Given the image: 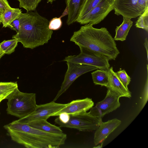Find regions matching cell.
<instances>
[{"label": "cell", "mask_w": 148, "mask_h": 148, "mask_svg": "<svg viewBox=\"0 0 148 148\" xmlns=\"http://www.w3.org/2000/svg\"><path fill=\"white\" fill-rule=\"evenodd\" d=\"M18 88L16 82H0V97L4 99L8 97L14 90Z\"/></svg>", "instance_id": "44dd1931"}, {"label": "cell", "mask_w": 148, "mask_h": 148, "mask_svg": "<svg viewBox=\"0 0 148 148\" xmlns=\"http://www.w3.org/2000/svg\"><path fill=\"white\" fill-rule=\"evenodd\" d=\"M145 46L146 50L147 56V59H148V39L146 38L145 39Z\"/></svg>", "instance_id": "4dcf8cb0"}, {"label": "cell", "mask_w": 148, "mask_h": 148, "mask_svg": "<svg viewBox=\"0 0 148 148\" xmlns=\"http://www.w3.org/2000/svg\"><path fill=\"white\" fill-rule=\"evenodd\" d=\"M18 41L16 39L4 40L0 43V49L5 54H10L14 52Z\"/></svg>", "instance_id": "7402d4cb"}, {"label": "cell", "mask_w": 148, "mask_h": 148, "mask_svg": "<svg viewBox=\"0 0 148 148\" xmlns=\"http://www.w3.org/2000/svg\"><path fill=\"white\" fill-rule=\"evenodd\" d=\"M139 5L144 9L148 8V0H138Z\"/></svg>", "instance_id": "f546056e"}, {"label": "cell", "mask_w": 148, "mask_h": 148, "mask_svg": "<svg viewBox=\"0 0 148 148\" xmlns=\"http://www.w3.org/2000/svg\"><path fill=\"white\" fill-rule=\"evenodd\" d=\"M8 27L15 31L16 33L19 31L20 27V19L19 17L13 21L9 25Z\"/></svg>", "instance_id": "4316f807"}, {"label": "cell", "mask_w": 148, "mask_h": 148, "mask_svg": "<svg viewBox=\"0 0 148 148\" xmlns=\"http://www.w3.org/2000/svg\"></svg>", "instance_id": "f35d334b"}, {"label": "cell", "mask_w": 148, "mask_h": 148, "mask_svg": "<svg viewBox=\"0 0 148 148\" xmlns=\"http://www.w3.org/2000/svg\"><path fill=\"white\" fill-rule=\"evenodd\" d=\"M67 69L60 90L53 101H55L69 88L79 76L97 68L88 65L66 62Z\"/></svg>", "instance_id": "52a82bcc"}, {"label": "cell", "mask_w": 148, "mask_h": 148, "mask_svg": "<svg viewBox=\"0 0 148 148\" xmlns=\"http://www.w3.org/2000/svg\"><path fill=\"white\" fill-rule=\"evenodd\" d=\"M4 99L2 97H0V103L1 102V101Z\"/></svg>", "instance_id": "e575fe53"}, {"label": "cell", "mask_w": 148, "mask_h": 148, "mask_svg": "<svg viewBox=\"0 0 148 148\" xmlns=\"http://www.w3.org/2000/svg\"><path fill=\"white\" fill-rule=\"evenodd\" d=\"M4 127L12 140L28 148H59L65 143L67 138L64 133L47 132L16 121Z\"/></svg>", "instance_id": "6da1fadb"}, {"label": "cell", "mask_w": 148, "mask_h": 148, "mask_svg": "<svg viewBox=\"0 0 148 148\" xmlns=\"http://www.w3.org/2000/svg\"><path fill=\"white\" fill-rule=\"evenodd\" d=\"M70 40L79 47L88 49L115 60L119 53L114 38L105 27L96 28L90 24L75 32Z\"/></svg>", "instance_id": "3957f363"}, {"label": "cell", "mask_w": 148, "mask_h": 148, "mask_svg": "<svg viewBox=\"0 0 148 148\" xmlns=\"http://www.w3.org/2000/svg\"><path fill=\"white\" fill-rule=\"evenodd\" d=\"M26 124L47 132L57 134H61L63 133L59 127L51 124L46 119L37 120Z\"/></svg>", "instance_id": "9a60e30c"}, {"label": "cell", "mask_w": 148, "mask_h": 148, "mask_svg": "<svg viewBox=\"0 0 148 148\" xmlns=\"http://www.w3.org/2000/svg\"><path fill=\"white\" fill-rule=\"evenodd\" d=\"M7 113L21 119L33 112L37 104L36 94L21 92L18 88L8 97Z\"/></svg>", "instance_id": "277c9868"}, {"label": "cell", "mask_w": 148, "mask_h": 148, "mask_svg": "<svg viewBox=\"0 0 148 148\" xmlns=\"http://www.w3.org/2000/svg\"><path fill=\"white\" fill-rule=\"evenodd\" d=\"M123 18V22L115 29V35L114 38V40L124 41L126 40L128 32L133 24L131 19Z\"/></svg>", "instance_id": "e0dca14e"}, {"label": "cell", "mask_w": 148, "mask_h": 148, "mask_svg": "<svg viewBox=\"0 0 148 148\" xmlns=\"http://www.w3.org/2000/svg\"><path fill=\"white\" fill-rule=\"evenodd\" d=\"M102 122V119L96 117L86 112L70 115L69 119L66 123H62L58 118L54 120L55 124L60 127L74 128L82 132L95 130Z\"/></svg>", "instance_id": "8992f818"}, {"label": "cell", "mask_w": 148, "mask_h": 148, "mask_svg": "<svg viewBox=\"0 0 148 148\" xmlns=\"http://www.w3.org/2000/svg\"><path fill=\"white\" fill-rule=\"evenodd\" d=\"M18 32L12 36L24 48L33 49L48 42L52 30L49 28V21L37 12L31 11L21 14Z\"/></svg>", "instance_id": "7a4b0ae2"}, {"label": "cell", "mask_w": 148, "mask_h": 148, "mask_svg": "<svg viewBox=\"0 0 148 148\" xmlns=\"http://www.w3.org/2000/svg\"><path fill=\"white\" fill-rule=\"evenodd\" d=\"M79 47L80 53L78 55L68 56L63 61L93 66L108 71L110 65L109 62L110 60L108 57L88 49L82 47Z\"/></svg>", "instance_id": "5b68a950"}, {"label": "cell", "mask_w": 148, "mask_h": 148, "mask_svg": "<svg viewBox=\"0 0 148 148\" xmlns=\"http://www.w3.org/2000/svg\"><path fill=\"white\" fill-rule=\"evenodd\" d=\"M120 97L117 94L108 89L105 98L92 108L88 112L96 117L102 119L106 114L120 107L119 99Z\"/></svg>", "instance_id": "9c48e42d"}, {"label": "cell", "mask_w": 148, "mask_h": 148, "mask_svg": "<svg viewBox=\"0 0 148 148\" xmlns=\"http://www.w3.org/2000/svg\"><path fill=\"white\" fill-rule=\"evenodd\" d=\"M56 0H47V3L49 2L51 3H52L54 1Z\"/></svg>", "instance_id": "d6a6232c"}, {"label": "cell", "mask_w": 148, "mask_h": 148, "mask_svg": "<svg viewBox=\"0 0 148 148\" xmlns=\"http://www.w3.org/2000/svg\"><path fill=\"white\" fill-rule=\"evenodd\" d=\"M116 73L119 79L125 87L127 89H128V86L131 81V78L127 75L125 70L124 69L121 70L120 69V70Z\"/></svg>", "instance_id": "d4e9b609"}, {"label": "cell", "mask_w": 148, "mask_h": 148, "mask_svg": "<svg viewBox=\"0 0 148 148\" xmlns=\"http://www.w3.org/2000/svg\"><path fill=\"white\" fill-rule=\"evenodd\" d=\"M115 1L113 0H102L95 7L76 21L81 24H98L102 21L114 9Z\"/></svg>", "instance_id": "ba28073f"}, {"label": "cell", "mask_w": 148, "mask_h": 148, "mask_svg": "<svg viewBox=\"0 0 148 148\" xmlns=\"http://www.w3.org/2000/svg\"><path fill=\"white\" fill-rule=\"evenodd\" d=\"M101 1L102 0H82L77 19L83 17L87 14Z\"/></svg>", "instance_id": "ffe728a7"}, {"label": "cell", "mask_w": 148, "mask_h": 148, "mask_svg": "<svg viewBox=\"0 0 148 148\" xmlns=\"http://www.w3.org/2000/svg\"><path fill=\"white\" fill-rule=\"evenodd\" d=\"M66 104L56 103L52 101L46 104L37 105L35 110L28 115L16 121L27 124L32 121L42 119L47 120L51 115L66 106Z\"/></svg>", "instance_id": "30bf717a"}, {"label": "cell", "mask_w": 148, "mask_h": 148, "mask_svg": "<svg viewBox=\"0 0 148 148\" xmlns=\"http://www.w3.org/2000/svg\"><path fill=\"white\" fill-rule=\"evenodd\" d=\"M22 13L21 10L19 8L11 7L7 9L2 14L1 23L3 27H8L10 24L18 18Z\"/></svg>", "instance_id": "ac0fdd59"}, {"label": "cell", "mask_w": 148, "mask_h": 148, "mask_svg": "<svg viewBox=\"0 0 148 148\" xmlns=\"http://www.w3.org/2000/svg\"><path fill=\"white\" fill-rule=\"evenodd\" d=\"M4 54V53L0 49V59Z\"/></svg>", "instance_id": "1f68e13d"}, {"label": "cell", "mask_w": 148, "mask_h": 148, "mask_svg": "<svg viewBox=\"0 0 148 148\" xmlns=\"http://www.w3.org/2000/svg\"><path fill=\"white\" fill-rule=\"evenodd\" d=\"M1 24V23H0V24Z\"/></svg>", "instance_id": "74e56055"}, {"label": "cell", "mask_w": 148, "mask_h": 148, "mask_svg": "<svg viewBox=\"0 0 148 148\" xmlns=\"http://www.w3.org/2000/svg\"><path fill=\"white\" fill-rule=\"evenodd\" d=\"M57 118L60 121L63 123H66L68 121L70 118V115L66 113L60 114Z\"/></svg>", "instance_id": "f1b7e54d"}, {"label": "cell", "mask_w": 148, "mask_h": 148, "mask_svg": "<svg viewBox=\"0 0 148 148\" xmlns=\"http://www.w3.org/2000/svg\"><path fill=\"white\" fill-rule=\"evenodd\" d=\"M136 27L142 28L148 32V8L139 16L135 25Z\"/></svg>", "instance_id": "cb8c5ba5"}, {"label": "cell", "mask_w": 148, "mask_h": 148, "mask_svg": "<svg viewBox=\"0 0 148 148\" xmlns=\"http://www.w3.org/2000/svg\"><path fill=\"white\" fill-rule=\"evenodd\" d=\"M113 0L114 1H116V0Z\"/></svg>", "instance_id": "8d00e7d4"}, {"label": "cell", "mask_w": 148, "mask_h": 148, "mask_svg": "<svg viewBox=\"0 0 148 148\" xmlns=\"http://www.w3.org/2000/svg\"><path fill=\"white\" fill-rule=\"evenodd\" d=\"M109 83L108 89H110L117 94L120 97L130 98L131 97V92L127 89L119 79L116 73L114 72L112 67L110 68L108 71Z\"/></svg>", "instance_id": "5bb4252c"}, {"label": "cell", "mask_w": 148, "mask_h": 148, "mask_svg": "<svg viewBox=\"0 0 148 148\" xmlns=\"http://www.w3.org/2000/svg\"><path fill=\"white\" fill-rule=\"evenodd\" d=\"M9 4L7 0H0V13L2 14L7 9L10 8Z\"/></svg>", "instance_id": "83f0119b"}, {"label": "cell", "mask_w": 148, "mask_h": 148, "mask_svg": "<svg viewBox=\"0 0 148 148\" xmlns=\"http://www.w3.org/2000/svg\"><path fill=\"white\" fill-rule=\"evenodd\" d=\"M19 2V7L26 10L27 12L35 10L39 3L42 0H17Z\"/></svg>", "instance_id": "603a6c76"}, {"label": "cell", "mask_w": 148, "mask_h": 148, "mask_svg": "<svg viewBox=\"0 0 148 148\" xmlns=\"http://www.w3.org/2000/svg\"><path fill=\"white\" fill-rule=\"evenodd\" d=\"M94 105L92 99L88 97L73 100L67 103L62 108L52 114L51 116H58L64 112L71 115L86 112L92 108Z\"/></svg>", "instance_id": "7c38bea8"}, {"label": "cell", "mask_w": 148, "mask_h": 148, "mask_svg": "<svg viewBox=\"0 0 148 148\" xmlns=\"http://www.w3.org/2000/svg\"><path fill=\"white\" fill-rule=\"evenodd\" d=\"M2 22V14L0 13V23Z\"/></svg>", "instance_id": "836d02e7"}, {"label": "cell", "mask_w": 148, "mask_h": 148, "mask_svg": "<svg viewBox=\"0 0 148 148\" xmlns=\"http://www.w3.org/2000/svg\"><path fill=\"white\" fill-rule=\"evenodd\" d=\"M91 75L93 82L95 85H100L107 88L108 86L109 78L108 71L99 69L93 72Z\"/></svg>", "instance_id": "d6986e66"}, {"label": "cell", "mask_w": 148, "mask_h": 148, "mask_svg": "<svg viewBox=\"0 0 148 148\" xmlns=\"http://www.w3.org/2000/svg\"><path fill=\"white\" fill-rule=\"evenodd\" d=\"M2 0V1H6V0Z\"/></svg>", "instance_id": "d590c367"}, {"label": "cell", "mask_w": 148, "mask_h": 148, "mask_svg": "<svg viewBox=\"0 0 148 148\" xmlns=\"http://www.w3.org/2000/svg\"><path fill=\"white\" fill-rule=\"evenodd\" d=\"M82 0H66L68 12L66 23L69 25L76 21L78 17Z\"/></svg>", "instance_id": "2e32d148"}, {"label": "cell", "mask_w": 148, "mask_h": 148, "mask_svg": "<svg viewBox=\"0 0 148 148\" xmlns=\"http://www.w3.org/2000/svg\"><path fill=\"white\" fill-rule=\"evenodd\" d=\"M121 123V121L115 118L106 122H102L96 130L94 134V143L97 145L103 142L110 134Z\"/></svg>", "instance_id": "4fadbf2b"}, {"label": "cell", "mask_w": 148, "mask_h": 148, "mask_svg": "<svg viewBox=\"0 0 148 148\" xmlns=\"http://www.w3.org/2000/svg\"><path fill=\"white\" fill-rule=\"evenodd\" d=\"M114 10L116 15L131 19L139 16L146 9L139 5L138 0H116Z\"/></svg>", "instance_id": "8fae6325"}, {"label": "cell", "mask_w": 148, "mask_h": 148, "mask_svg": "<svg viewBox=\"0 0 148 148\" xmlns=\"http://www.w3.org/2000/svg\"><path fill=\"white\" fill-rule=\"evenodd\" d=\"M62 17H55L53 18L50 21L49 24V28L51 30H57L60 29L62 27V22L61 19Z\"/></svg>", "instance_id": "484cf974"}]
</instances>
